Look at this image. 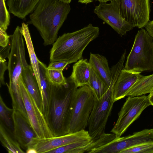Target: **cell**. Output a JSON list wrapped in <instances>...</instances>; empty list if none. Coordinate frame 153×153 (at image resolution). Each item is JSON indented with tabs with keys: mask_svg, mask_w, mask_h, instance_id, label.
I'll return each mask as SVG.
<instances>
[{
	"mask_svg": "<svg viewBox=\"0 0 153 153\" xmlns=\"http://www.w3.org/2000/svg\"><path fill=\"white\" fill-rule=\"evenodd\" d=\"M99 34V28L91 24L80 30L63 34L53 44L50 62L65 61L69 64L77 62L82 58L87 45Z\"/></svg>",
	"mask_w": 153,
	"mask_h": 153,
	"instance_id": "cell-3",
	"label": "cell"
},
{
	"mask_svg": "<svg viewBox=\"0 0 153 153\" xmlns=\"http://www.w3.org/2000/svg\"><path fill=\"white\" fill-rule=\"evenodd\" d=\"M13 109L9 108L5 104L0 95V118L1 121L6 127L12 132L13 130V125L12 115Z\"/></svg>",
	"mask_w": 153,
	"mask_h": 153,
	"instance_id": "cell-26",
	"label": "cell"
},
{
	"mask_svg": "<svg viewBox=\"0 0 153 153\" xmlns=\"http://www.w3.org/2000/svg\"><path fill=\"white\" fill-rule=\"evenodd\" d=\"M120 14L134 27L142 28L149 22V0H115Z\"/></svg>",
	"mask_w": 153,
	"mask_h": 153,
	"instance_id": "cell-10",
	"label": "cell"
},
{
	"mask_svg": "<svg viewBox=\"0 0 153 153\" xmlns=\"http://www.w3.org/2000/svg\"><path fill=\"white\" fill-rule=\"evenodd\" d=\"M91 69V66L86 59H81L73 65L70 76L77 88L87 85Z\"/></svg>",
	"mask_w": 153,
	"mask_h": 153,
	"instance_id": "cell-17",
	"label": "cell"
},
{
	"mask_svg": "<svg viewBox=\"0 0 153 153\" xmlns=\"http://www.w3.org/2000/svg\"><path fill=\"white\" fill-rule=\"evenodd\" d=\"M67 83L56 85L50 83L46 120L53 137L69 133L72 106L77 89L70 76Z\"/></svg>",
	"mask_w": 153,
	"mask_h": 153,
	"instance_id": "cell-1",
	"label": "cell"
},
{
	"mask_svg": "<svg viewBox=\"0 0 153 153\" xmlns=\"http://www.w3.org/2000/svg\"><path fill=\"white\" fill-rule=\"evenodd\" d=\"M25 42L30 60L31 66L36 79L39 90L40 88V78L39 61L36 54L28 25L22 23L20 27Z\"/></svg>",
	"mask_w": 153,
	"mask_h": 153,
	"instance_id": "cell-20",
	"label": "cell"
},
{
	"mask_svg": "<svg viewBox=\"0 0 153 153\" xmlns=\"http://www.w3.org/2000/svg\"><path fill=\"white\" fill-rule=\"evenodd\" d=\"M68 63L65 61L51 62L47 67L48 69L63 71Z\"/></svg>",
	"mask_w": 153,
	"mask_h": 153,
	"instance_id": "cell-30",
	"label": "cell"
},
{
	"mask_svg": "<svg viewBox=\"0 0 153 153\" xmlns=\"http://www.w3.org/2000/svg\"><path fill=\"white\" fill-rule=\"evenodd\" d=\"M93 1V0H79L78 2L87 4Z\"/></svg>",
	"mask_w": 153,
	"mask_h": 153,
	"instance_id": "cell-35",
	"label": "cell"
},
{
	"mask_svg": "<svg viewBox=\"0 0 153 153\" xmlns=\"http://www.w3.org/2000/svg\"><path fill=\"white\" fill-rule=\"evenodd\" d=\"M92 140L89 132L85 129L63 135L51 137L34 138L28 147L35 149L37 153H47L53 149L77 142Z\"/></svg>",
	"mask_w": 153,
	"mask_h": 153,
	"instance_id": "cell-12",
	"label": "cell"
},
{
	"mask_svg": "<svg viewBox=\"0 0 153 153\" xmlns=\"http://www.w3.org/2000/svg\"><path fill=\"white\" fill-rule=\"evenodd\" d=\"M92 140L76 142L53 149L48 153H83L87 145Z\"/></svg>",
	"mask_w": 153,
	"mask_h": 153,
	"instance_id": "cell-25",
	"label": "cell"
},
{
	"mask_svg": "<svg viewBox=\"0 0 153 153\" xmlns=\"http://www.w3.org/2000/svg\"><path fill=\"white\" fill-rule=\"evenodd\" d=\"M153 91V74L143 76L140 74L135 83L126 94L135 97L150 93Z\"/></svg>",
	"mask_w": 153,
	"mask_h": 153,
	"instance_id": "cell-22",
	"label": "cell"
},
{
	"mask_svg": "<svg viewBox=\"0 0 153 153\" xmlns=\"http://www.w3.org/2000/svg\"><path fill=\"white\" fill-rule=\"evenodd\" d=\"M94 102V97L88 85L77 89L72 104L69 133L85 129L88 126Z\"/></svg>",
	"mask_w": 153,
	"mask_h": 153,
	"instance_id": "cell-6",
	"label": "cell"
},
{
	"mask_svg": "<svg viewBox=\"0 0 153 153\" xmlns=\"http://www.w3.org/2000/svg\"><path fill=\"white\" fill-rule=\"evenodd\" d=\"M6 61H0V86L5 85L4 75L5 72L8 69V64Z\"/></svg>",
	"mask_w": 153,
	"mask_h": 153,
	"instance_id": "cell-33",
	"label": "cell"
},
{
	"mask_svg": "<svg viewBox=\"0 0 153 153\" xmlns=\"http://www.w3.org/2000/svg\"><path fill=\"white\" fill-rule=\"evenodd\" d=\"M40 0H8L7 4L10 13L23 19L33 11Z\"/></svg>",
	"mask_w": 153,
	"mask_h": 153,
	"instance_id": "cell-19",
	"label": "cell"
},
{
	"mask_svg": "<svg viewBox=\"0 0 153 153\" xmlns=\"http://www.w3.org/2000/svg\"><path fill=\"white\" fill-rule=\"evenodd\" d=\"M94 11L99 18L110 26L121 36L134 27L121 16L115 0L109 4L100 2Z\"/></svg>",
	"mask_w": 153,
	"mask_h": 153,
	"instance_id": "cell-13",
	"label": "cell"
},
{
	"mask_svg": "<svg viewBox=\"0 0 153 153\" xmlns=\"http://www.w3.org/2000/svg\"><path fill=\"white\" fill-rule=\"evenodd\" d=\"M140 72L123 69L114 86L113 94L115 102L126 96L129 90L137 81Z\"/></svg>",
	"mask_w": 153,
	"mask_h": 153,
	"instance_id": "cell-15",
	"label": "cell"
},
{
	"mask_svg": "<svg viewBox=\"0 0 153 153\" xmlns=\"http://www.w3.org/2000/svg\"><path fill=\"white\" fill-rule=\"evenodd\" d=\"M39 68L40 78V88L39 89L42 102V111L45 116L46 113L48 100L50 82L46 75V65L39 60Z\"/></svg>",
	"mask_w": 153,
	"mask_h": 153,
	"instance_id": "cell-23",
	"label": "cell"
},
{
	"mask_svg": "<svg viewBox=\"0 0 153 153\" xmlns=\"http://www.w3.org/2000/svg\"><path fill=\"white\" fill-rule=\"evenodd\" d=\"M114 86L110 84L105 94L99 99L94 98V106L88 123L89 133L93 140L98 139L105 133V126L115 102Z\"/></svg>",
	"mask_w": 153,
	"mask_h": 153,
	"instance_id": "cell-7",
	"label": "cell"
},
{
	"mask_svg": "<svg viewBox=\"0 0 153 153\" xmlns=\"http://www.w3.org/2000/svg\"><path fill=\"white\" fill-rule=\"evenodd\" d=\"M20 88L29 122L37 137L43 138L53 137L44 115L28 91L22 78Z\"/></svg>",
	"mask_w": 153,
	"mask_h": 153,
	"instance_id": "cell-9",
	"label": "cell"
},
{
	"mask_svg": "<svg viewBox=\"0 0 153 153\" xmlns=\"http://www.w3.org/2000/svg\"><path fill=\"white\" fill-rule=\"evenodd\" d=\"M69 3L59 0H41L30 15V22L39 32L46 46L57 38L58 31L71 10Z\"/></svg>",
	"mask_w": 153,
	"mask_h": 153,
	"instance_id": "cell-2",
	"label": "cell"
},
{
	"mask_svg": "<svg viewBox=\"0 0 153 153\" xmlns=\"http://www.w3.org/2000/svg\"><path fill=\"white\" fill-rule=\"evenodd\" d=\"M151 105L148 96L131 97L126 99L118 113L116 122L111 132L120 137L147 107Z\"/></svg>",
	"mask_w": 153,
	"mask_h": 153,
	"instance_id": "cell-8",
	"label": "cell"
},
{
	"mask_svg": "<svg viewBox=\"0 0 153 153\" xmlns=\"http://www.w3.org/2000/svg\"><path fill=\"white\" fill-rule=\"evenodd\" d=\"M12 134L21 147L26 150L33 139L37 137L29 121L19 111L13 110Z\"/></svg>",
	"mask_w": 153,
	"mask_h": 153,
	"instance_id": "cell-14",
	"label": "cell"
},
{
	"mask_svg": "<svg viewBox=\"0 0 153 153\" xmlns=\"http://www.w3.org/2000/svg\"><path fill=\"white\" fill-rule=\"evenodd\" d=\"M11 47L8 58L9 84L6 83L10 95L13 108L22 111L25 106L20 88L23 69L29 65L25 58L23 36L21 28L17 26L10 35Z\"/></svg>",
	"mask_w": 153,
	"mask_h": 153,
	"instance_id": "cell-4",
	"label": "cell"
},
{
	"mask_svg": "<svg viewBox=\"0 0 153 153\" xmlns=\"http://www.w3.org/2000/svg\"><path fill=\"white\" fill-rule=\"evenodd\" d=\"M148 96L151 105L153 106V91L150 93Z\"/></svg>",
	"mask_w": 153,
	"mask_h": 153,
	"instance_id": "cell-34",
	"label": "cell"
},
{
	"mask_svg": "<svg viewBox=\"0 0 153 153\" xmlns=\"http://www.w3.org/2000/svg\"><path fill=\"white\" fill-rule=\"evenodd\" d=\"M0 140L2 146L9 153H23L20 145L15 138L12 132L0 120Z\"/></svg>",
	"mask_w": 153,
	"mask_h": 153,
	"instance_id": "cell-21",
	"label": "cell"
},
{
	"mask_svg": "<svg viewBox=\"0 0 153 153\" xmlns=\"http://www.w3.org/2000/svg\"><path fill=\"white\" fill-rule=\"evenodd\" d=\"M22 78L28 91L42 111V102L39 90L31 65H29L23 69Z\"/></svg>",
	"mask_w": 153,
	"mask_h": 153,
	"instance_id": "cell-18",
	"label": "cell"
},
{
	"mask_svg": "<svg viewBox=\"0 0 153 153\" xmlns=\"http://www.w3.org/2000/svg\"><path fill=\"white\" fill-rule=\"evenodd\" d=\"M60 1H62V2H65V3H70L72 0H59Z\"/></svg>",
	"mask_w": 153,
	"mask_h": 153,
	"instance_id": "cell-37",
	"label": "cell"
},
{
	"mask_svg": "<svg viewBox=\"0 0 153 153\" xmlns=\"http://www.w3.org/2000/svg\"><path fill=\"white\" fill-rule=\"evenodd\" d=\"M5 0H0V28L6 31L10 25V18Z\"/></svg>",
	"mask_w": 153,
	"mask_h": 153,
	"instance_id": "cell-28",
	"label": "cell"
},
{
	"mask_svg": "<svg viewBox=\"0 0 153 153\" xmlns=\"http://www.w3.org/2000/svg\"><path fill=\"white\" fill-rule=\"evenodd\" d=\"M153 142V128L145 129L132 135L116 137L106 144L90 151V153H120L123 150Z\"/></svg>",
	"mask_w": 153,
	"mask_h": 153,
	"instance_id": "cell-11",
	"label": "cell"
},
{
	"mask_svg": "<svg viewBox=\"0 0 153 153\" xmlns=\"http://www.w3.org/2000/svg\"><path fill=\"white\" fill-rule=\"evenodd\" d=\"M124 68L140 73L153 71V38L146 29L138 31Z\"/></svg>",
	"mask_w": 153,
	"mask_h": 153,
	"instance_id": "cell-5",
	"label": "cell"
},
{
	"mask_svg": "<svg viewBox=\"0 0 153 153\" xmlns=\"http://www.w3.org/2000/svg\"><path fill=\"white\" fill-rule=\"evenodd\" d=\"M46 76L51 83L56 85H64L67 84L66 79L64 76L62 71L48 69H46Z\"/></svg>",
	"mask_w": 153,
	"mask_h": 153,
	"instance_id": "cell-27",
	"label": "cell"
},
{
	"mask_svg": "<svg viewBox=\"0 0 153 153\" xmlns=\"http://www.w3.org/2000/svg\"><path fill=\"white\" fill-rule=\"evenodd\" d=\"M87 85L91 90L94 98L97 100L103 96L108 88L91 66L90 76Z\"/></svg>",
	"mask_w": 153,
	"mask_h": 153,
	"instance_id": "cell-24",
	"label": "cell"
},
{
	"mask_svg": "<svg viewBox=\"0 0 153 153\" xmlns=\"http://www.w3.org/2000/svg\"><path fill=\"white\" fill-rule=\"evenodd\" d=\"M6 31L0 28V46L2 47L6 46L10 40V36H8Z\"/></svg>",
	"mask_w": 153,
	"mask_h": 153,
	"instance_id": "cell-32",
	"label": "cell"
},
{
	"mask_svg": "<svg viewBox=\"0 0 153 153\" xmlns=\"http://www.w3.org/2000/svg\"><path fill=\"white\" fill-rule=\"evenodd\" d=\"M89 62L95 73L108 88L111 73L106 57L99 54L91 53Z\"/></svg>",
	"mask_w": 153,
	"mask_h": 153,
	"instance_id": "cell-16",
	"label": "cell"
},
{
	"mask_svg": "<svg viewBox=\"0 0 153 153\" xmlns=\"http://www.w3.org/2000/svg\"><path fill=\"white\" fill-rule=\"evenodd\" d=\"M96 1H99L100 2H104L106 3L108 1H114L115 0H95Z\"/></svg>",
	"mask_w": 153,
	"mask_h": 153,
	"instance_id": "cell-36",
	"label": "cell"
},
{
	"mask_svg": "<svg viewBox=\"0 0 153 153\" xmlns=\"http://www.w3.org/2000/svg\"><path fill=\"white\" fill-rule=\"evenodd\" d=\"M153 153V142L145 143L124 150L120 153Z\"/></svg>",
	"mask_w": 153,
	"mask_h": 153,
	"instance_id": "cell-29",
	"label": "cell"
},
{
	"mask_svg": "<svg viewBox=\"0 0 153 153\" xmlns=\"http://www.w3.org/2000/svg\"><path fill=\"white\" fill-rule=\"evenodd\" d=\"M11 47V42L10 38V41L6 46L4 47H0V61H6L5 58H8L10 52Z\"/></svg>",
	"mask_w": 153,
	"mask_h": 153,
	"instance_id": "cell-31",
	"label": "cell"
}]
</instances>
